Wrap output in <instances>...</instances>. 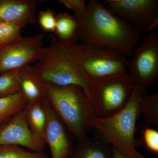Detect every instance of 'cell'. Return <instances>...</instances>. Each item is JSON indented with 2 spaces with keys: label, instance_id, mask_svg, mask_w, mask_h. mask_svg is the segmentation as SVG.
Here are the masks:
<instances>
[{
  "label": "cell",
  "instance_id": "cell-16",
  "mask_svg": "<svg viewBox=\"0 0 158 158\" xmlns=\"http://www.w3.org/2000/svg\"><path fill=\"white\" fill-rule=\"evenodd\" d=\"M78 28L76 18L66 12L56 15L55 33L62 41L74 40Z\"/></svg>",
  "mask_w": 158,
  "mask_h": 158
},
{
  "label": "cell",
  "instance_id": "cell-10",
  "mask_svg": "<svg viewBox=\"0 0 158 158\" xmlns=\"http://www.w3.org/2000/svg\"><path fill=\"white\" fill-rule=\"evenodd\" d=\"M3 144L23 146L37 152H44L46 145L31 131L23 110L0 124V145Z\"/></svg>",
  "mask_w": 158,
  "mask_h": 158
},
{
  "label": "cell",
  "instance_id": "cell-5",
  "mask_svg": "<svg viewBox=\"0 0 158 158\" xmlns=\"http://www.w3.org/2000/svg\"><path fill=\"white\" fill-rule=\"evenodd\" d=\"M135 86L127 71L114 76L90 79L89 98L96 117L106 118L121 110L131 98Z\"/></svg>",
  "mask_w": 158,
  "mask_h": 158
},
{
  "label": "cell",
  "instance_id": "cell-6",
  "mask_svg": "<svg viewBox=\"0 0 158 158\" xmlns=\"http://www.w3.org/2000/svg\"><path fill=\"white\" fill-rule=\"evenodd\" d=\"M73 51L77 63L89 79L104 78L127 71V57L110 47L76 42Z\"/></svg>",
  "mask_w": 158,
  "mask_h": 158
},
{
  "label": "cell",
  "instance_id": "cell-15",
  "mask_svg": "<svg viewBox=\"0 0 158 158\" xmlns=\"http://www.w3.org/2000/svg\"><path fill=\"white\" fill-rule=\"evenodd\" d=\"M69 158H110L106 147L88 138L77 141Z\"/></svg>",
  "mask_w": 158,
  "mask_h": 158
},
{
  "label": "cell",
  "instance_id": "cell-14",
  "mask_svg": "<svg viewBox=\"0 0 158 158\" xmlns=\"http://www.w3.org/2000/svg\"><path fill=\"white\" fill-rule=\"evenodd\" d=\"M43 99L34 103L27 104L23 111L31 131L40 141L46 144L45 136L47 118Z\"/></svg>",
  "mask_w": 158,
  "mask_h": 158
},
{
  "label": "cell",
  "instance_id": "cell-12",
  "mask_svg": "<svg viewBox=\"0 0 158 158\" xmlns=\"http://www.w3.org/2000/svg\"><path fill=\"white\" fill-rule=\"evenodd\" d=\"M36 0H0V22L22 27L36 23Z\"/></svg>",
  "mask_w": 158,
  "mask_h": 158
},
{
  "label": "cell",
  "instance_id": "cell-23",
  "mask_svg": "<svg viewBox=\"0 0 158 158\" xmlns=\"http://www.w3.org/2000/svg\"><path fill=\"white\" fill-rule=\"evenodd\" d=\"M143 142L146 148L153 153L158 154V131L149 127H145L142 132Z\"/></svg>",
  "mask_w": 158,
  "mask_h": 158
},
{
  "label": "cell",
  "instance_id": "cell-4",
  "mask_svg": "<svg viewBox=\"0 0 158 158\" xmlns=\"http://www.w3.org/2000/svg\"><path fill=\"white\" fill-rule=\"evenodd\" d=\"M76 43L74 40H59L44 47L37 63L32 67L35 75L41 81L57 86H79L89 98L90 79L75 59Z\"/></svg>",
  "mask_w": 158,
  "mask_h": 158
},
{
  "label": "cell",
  "instance_id": "cell-1",
  "mask_svg": "<svg viewBox=\"0 0 158 158\" xmlns=\"http://www.w3.org/2000/svg\"><path fill=\"white\" fill-rule=\"evenodd\" d=\"M77 19L75 41L110 47L127 57L142 38L143 32L129 25L98 0L90 1L85 14Z\"/></svg>",
  "mask_w": 158,
  "mask_h": 158
},
{
  "label": "cell",
  "instance_id": "cell-11",
  "mask_svg": "<svg viewBox=\"0 0 158 158\" xmlns=\"http://www.w3.org/2000/svg\"><path fill=\"white\" fill-rule=\"evenodd\" d=\"M43 103L46 113L45 140L52 158H69L74 148L72 136L45 98Z\"/></svg>",
  "mask_w": 158,
  "mask_h": 158
},
{
  "label": "cell",
  "instance_id": "cell-20",
  "mask_svg": "<svg viewBox=\"0 0 158 158\" xmlns=\"http://www.w3.org/2000/svg\"><path fill=\"white\" fill-rule=\"evenodd\" d=\"M0 158H49L44 152L27 150L13 145H0Z\"/></svg>",
  "mask_w": 158,
  "mask_h": 158
},
{
  "label": "cell",
  "instance_id": "cell-7",
  "mask_svg": "<svg viewBox=\"0 0 158 158\" xmlns=\"http://www.w3.org/2000/svg\"><path fill=\"white\" fill-rule=\"evenodd\" d=\"M130 57L127 71L134 83L153 87L158 81V31L142 37Z\"/></svg>",
  "mask_w": 158,
  "mask_h": 158
},
{
  "label": "cell",
  "instance_id": "cell-9",
  "mask_svg": "<svg viewBox=\"0 0 158 158\" xmlns=\"http://www.w3.org/2000/svg\"><path fill=\"white\" fill-rule=\"evenodd\" d=\"M44 38L43 34L21 37L0 48V75L37 61L44 48Z\"/></svg>",
  "mask_w": 158,
  "mask_h": 158
},
{
  "label": "cell",
  "instance_id": "cell-18",
  "mask_svg": "<svg viewBox=\"0 0 158 158\" xmlns=\"http://www.w3.org/2000/svg\"><path fill=\"white\" fill-rule=\"evenodd\" d=\"M140 111L145 121L154 127H158V93L147 94L140 101Z\"/></svg>",
  "mask_w": 158,
  "mask_h": 158
},
{
  "label": "cell",
  "instance_id": "cell-2",
  "mask_svg": "<svg viewBox=\"0 0 158 158\" xmlns=\"http://www.w3.org/2000/svg\"><path fill=\"white\" fill-rule=\"evenodd\" d=\"M146 89L135 84L127 105L112 116L91 120V128L98 133L105 144H110L119 153L128 158H146L137 151L141 142L136 138L137 123L141 114L140 101Z\"/></svg>",
  "mask_w": 158,
  "mask_h": 158
},
{
  "label": "cell",
  "instance_id": "cell-8",
  "mask_svg": "<svg viewBox=\"0 0 158 158\" xmlns=\"http://www.w3.org/2000/svg\"><path fill=\"white\" fill-rule=\"evenodd\" d=\"M112 13L134 28L146 34L158 26V0H106Z\"/></svg>",
  "mask_w": 158,
  "mask_h": 158
},
{
  "label": "cell",
  "instance_id": "cell-13",
  "mask_svg": "<svg viewBox=\"0 0 158 158\" xmlns=\"http://www.w3.org/2000/svg\"><path fill=\"white\" fill-rule=\"evenodd\" d=\"M19 80L21 92L27 104L40 101L44 98L42 82L35 75L32 66L28 65L21 69Z\"/></svg>",
  "mask_w": 158,
  "mask_h": 158
},
{
  "label": "cell",
  "instance_id": "cell-3",
  "mask_svg": "<svg viewBox=\"0 0 158 158\" xmlns=\"http://www.w3.org/2000/svg\"><path fill=\"white\" fill-rule=\"evenodd\" d=\"M41 82L44 98L72 137L77 141L87 138L91 120L96 116L85 90L75 85L60 86Z\"/></svg>",
  "mask_w": 158,
  "mask_h": 158
},
{
  "label": "cell",
  "instance_id": "cell-19",
  "mask_svg": "<svg viewBox=\"0 0 158 158\" xmlns=\"http://www.w3.org/2000/svg\"><path fill=\"white\" fill-rule=\"evenodd\" d=\"M20 69L10 71L0 75V98L8 97L21 92Z\"/></svg>",
  "mask_w": 158,
  "mask_h": 158
},
{
  "label": "cell",
  "instance_id": "cell-24",
  "mask_svg": "<svg viewBox=\"0 0 158 158\" xmlns=\"http://www.w3.org/2000/svg\"><path fill=\"white\" fill-rule=\"evenodd\" d=\"M59 2L72 10L77 19L85 14L87 10V4L84 0H59Z\"/></svg>",
  "mask_w": 158,
  "mask_h": 158
},
{
  "label": "cell",
  "instance_id": "cell-25",
  "mask_svg": "<svg viewBox=\"0 0 158 158\" xmlns=\"http://www.w3.org/2000/svg\"><path fill=\"white\" fill-rule=\"evenodd\" d=\"M112 158H128L123 156L113 147H112Z\"/></svg>",
  "mask_w": 158,
  "mask_h": 158
},
{
  "label": "cell",
  "instance_id": "cell-22",
  "mask_svg": "<svg viewBox=\"0 0 158 158\" xmlns=\"http://www.w3.org/2000/svg\"><path fill=\"white\" fill-rule=\"evenodd\" d=\"M37 21L45 32H54L56 26V15L52 9L39 11Z\"/></svg>",
  "mask_w": 158,
  "mask_h": 158
},
{
  "label": "cell",
  "instance_id": "cell-17",
  "mask_svg": "<svg viewBox=\"0 0 158 158\" xmlns=\"http://www.w3.org/2000/svg\"><path fill=\"white\" fill-rule=\"evenodd\" d=\"M27 104L21 92L8 97L0 98V124L8 121L23 110Z\"/></svg>",
  "mask_w": 158,
  "mask_h": 158
},
{
  "label": "cell",
  "instance_id": "cell-21",
  "mask_svg": "<svg viewBox=\"0 0 158 158\" xmlns=\"http://www.w3.org/2000/svg\"><path fill=\"white\" fill-rule=\"evenodd\" d=\"M22 28L14 24L0 22V48L19 39Z\"/></svg>",
  "mask_w": 158,
  "mask_h": 158
}]
</instances>
